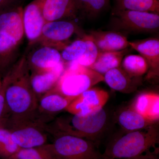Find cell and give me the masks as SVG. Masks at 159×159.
<instances>
[{
	"label": "cell",
	"mask_w": 159,
	"mask_h": 159,
	"mask_svg": "<svg viewBox=\"0 0 159 159\" xmlns=\"http://www.w3.org/2000/svg\"><path fill=\"white\" fill-rule=\"evenodd\" d=\"M157 122L148 128L128 132L111 142L102 159H135L159 148Z\"/></svg>",
	"instance_id": "7a4b0ae2"
},
{
	"label": "cell",
	"mask_w": 159,
	"mask_h": 159,
	"mask_svg": "<svg viewBox=\"0 0 159 159\" xmlns=\"http://www.w3.org/2000/svg\"><path fill=\"white\" fill-rule=\"evenodd\" d=\"M20 149L10 131L0 124V159H10Z\"/></svg>",
	"instance_id": "cb8c5ba5"
},
{
	"label": "cell",
	"mask_w": 159,
	"mask_h": 159,
	"mask_svg": "<svg viewBox=\"0 0 159 159\" xmlns=\"http://www.w3.org/2000/svg\"><path fill=\"white\" fill-rule=\"evenodd\" d=\"M117 10H131L159 14V0H116Z\"/></svg>",
	"instance_id": "603a6c76"
},
{
	"label": "cell",
	"mask_w": 159,
	"mask_h": 159,
	"mask_svg": "<svg viewBox=\"0 0 159 159\" xmlns=\"http://www.w3.org/2000/svg\"><path fill=\"white\" fill-rule=\"evenodd\" d=\"M107 1H108V0H107Z\"/></svg>",
	"instance_id": "d6a6232c"
},
{
	"label": "cell",
	"mask_w": 159,
	"mask_h": 159,
	"mask_svg": "<svg viewBox=\"0 0 159 159\" xmlns=\"http://www.w3.org/2000/svg\"><path fill=\"white\" fill-rule=\"evenodd\" d=\"M109 97L107 91L92 87L74 98L66 110L72 115L90 116L103 108Z\"/></svg>",
	"instance_id": "9c48e42d"
},
{
	"label": "cell",
	"mask_w": 159,
	"mask_h": 159,
	"mask_svg": "<svg viewBox=\"0 0 159 159\" xmlns=\"http://www.w3.org/2000/svg\"><path fill=\"white\" fill-rule=\"evenodd\" d=\"M54 134L53 142L44 145L54 159H102L94 142L68 134Z\"/></svg>",
	"instance_id": "5b68a950"
},
{
	"label": "cell",
	"mask_w": 159,
	"mask_h": 159,
	"mask_svg": "<svg viewBox=\"0 0 159 159\" xmlns=\"http://www.w3.org/2000/svg\"><path fill=\"white\" fill-rule=\"evenodd\" d=\"M121 67L132 77H141L147 73V61L141 55L130 54L123 57Z\"/></svg>",
	"instance_id": "7402d4cb"
},
{
	"label": "cell",
	"mask_w": 159,
	"mask_h": 159,
	"mask_svg": "<svg viewBox=\"0 0 159 159\" xmlns=\"http://www.w3.org/2000/svg\"><path fill=\"white\" fill-rule=\"evenodd\" d=\"M10 159H54L45 147L20 148Z\"/></svg>",
	"instance_id": "83f0119b"
},
{
	"label": "cell",
	"mask_w": 159,
	"mask_h": 159,
	"mask_svg": "<svg viewBox=\"0 0 159 159\" xmlns=\"http://www.w3.org/2000/svg\"><path fill=\"white\" fill-rule=\"evenodd\" d=\"M89 34L100 52L121 51L129 47L127 38L119 32L95 31Z\"/></svg>",
	"instance_id": "e0dca14e"
},
{
	"label": "cell",
	"mask_w": 159,
	"mask_h": 159,
	"mask_svg": "<svg viewBox=\"0 0 159 159\" xmlns=\"http://www.w3.org/2000/svg\"><path fill=\"white\" fill-rule=\"evenodd\" d=\"M64 61L51 68L30 71V81L34 93L37 95L47 93L56 86L65 70Z\"/></svg>",
	"instance_id": "4fadbf2b"
},
{
	"label": "cell",
	"mask_w": 159,
	"mask_h": 159,
	"mask_svg": "<svg viewBox=\"0 0 159 159\" xmlns=\"http://www.w3.org/2000/svg\"><path fill=\"white\" fill-rule=\"evenodd\" d=\"M78 32V27L73 22L62 20L48 22L45 24L41 35L35 44L62 50L67 45L65 42L74 33Z\"/></svg>",
	"instance_id": "30bf717a"
},
{
	"label": "cell",
	"mask_w": 159,
	"mask_h": 159,
	"mask_svg": "<svg viewBox=\"0 0 159 159\" xmlns=\"http://www.w3.org/2000/svg\"><path fill=\"white\" fill-rule=\"evenodd\" d=\"M30 70L25 55L17 60L4 77L2 86L10 122L34 120L38 102L30 81Z\"/></svg>",
	"instance_id": "6da1fadb"
},
{
	"label": "cell",
	"mask_w": 159,
	"mask_h": 159,
	"mask_svg": "<svg viewBox=\"0 0 159 159\" xmlns=\"http://www.w3.org/2000/svg\"><path fill=\"white\" fill-rule=\"evenodd\" d=\"M103 81V75L89 68L77 64H68L56 84V92L74 99L84 91Z\"/></svg>",
	"instance_id": "8992f818"
},
{
	"label": "cell",
	"mask_w": 159,
	"mask_h": 159,
	"mask_svg": "<svg viewBox=\"0 0 159 159\" xmlns=\"http://www.w3.org/2000/svg\"><path fill=\"white\" fill-rule=\"evenodd\" d=\"M44 1L34 0L23 9L24 31L30 46L35 44L40 37L46 23L42 11Z\"/></svg>",
	"instance_id": "8fae6325"
},
{
	"label": "cell",
	"mask_w": 159,
	"mask_h": 159,
	"mask_svg": "<svg viewBox=\"0 0 159 159\" xmlns=\"http://www.w3.org/2000/svg\"><path fill=\"white\" fill-rule=\"evenodd\" d=\"M86 49L85 41L82 37L66 46L62 50L61 58L67 63L79 59L84 54Z\"/></svg>",
	"instance_id": "4316f807"
},
{
	"label": "cell",
	"mask_w": 159,
	"mask_h": 159,
	"mask_svg": "<svg viewBox=\"0 0 159 159\" xmlns=\"http://www.w3.org/2000/svg\"><path fill=\"white\" fill-rule=\"evenodd\" d=\"M82 37L86 45V49L84 54L77 60L68 63L77 64L89 67L97 59L99 51L90 34H83Z\"/></svg>",
	"instance_id": "d4e9b609"
},
{
	"label": "cell",
	"mask_w": 159,
	"mask_h": 159,
	"mask_svg": "<svg viewBox=\"0 0 159 159\" xmlns=\"http://www.w3.org/2000/svg\"><path fill=\"white\" fill-rule=\"evenodd\" d=\"M128 49L119 51H99L97 59L89 68L103 76L107 71L121 66Z\"/></svg>",
	"instance_id": "ffe728a7"
},
{
	"label": "cell",
	"mask_w": 159,
	"mask_h": 159,
	"mask_svg": "<svg viewBox=\"0 0 159 159\" xmlns=\"http://www.w3.org/2000/svg\"><path fill=\"white\" fill-rule=\"evenodd\" d=\"M135 159H159V148L149 152Z\"/></svg>",
	"instance_id": "4dcf8cb0"
},
{
	"label": "cell",
	"mask_w": 159,
	"mask_h": 159,
	"mask_svg": "<svg viewBox=\"0 0 159 159\" xmlns=\"http://www.w3.org/2000/svg\"><path fill=\"white\" fill-rule=\"evenodd\" d=\"M20 0H0V14L20 6Z\"/></svg>",
	"instance_id": "f1b7e54d"
},
{
	"label": "cell",
	"mask_w": 159,
	"mask_h": 159,
	"mask_svg": "<svg viewBox=\"0 0 159 159\" xmlns=\"http://www.w3.org/2000/svg\"><path fill=\"white\" fill-rule=\"evenodd\" d=\"M78 13L89 17L97 16L106 6L107 0H74Z\"/></svg>",
	"instance_id": "484cf974"
},
{
	"label": "cell",
	"mask_w": 159,
	"mask_h": 159,
	"mask_svg": "<svg viewBox=\"0 0 159 159\" xmlns=\"http://www.w3.org/2000/svg\"><path fill=\"white\" fill-rule=\"evenodd\" d=\"M116 119L119 125L127 132L145 129L157 123L151 122L131 107L120 111Z\"/></svg>",
	"instance_id": "d6986e66"
},
{
	"label": "cell",
	"mask_w": 159,
	"mask_h": 159,
	"mask_svg": "<svg viewBox=\"0 0 159 159\" xmlns=\"http://www.w3.org/2000/svg\"><path fill=\"white\" fill-rule=\"evenodd\" d=\"M23 11L19 6L0 14V75L5 76L17 61L25 35Z\"/></svg>",
	"instance_id": "3957f363"
},
{
	"label": "cell",
	"mask_w": 159,
	"mask_h": 159,
	"mask_svg": "<svg viewBox=\"0 0 159 159\" xmlns=\"http://www.w3.org/2000/svg\"><path fill=\"white\" fill-rule=\"evenodd\" d=\"M131 107L151 122H158L159 95L154 92L139 94Z\"/></svg>",
	"instance_id": "ac0fdd59"
},
{
	"label": "cell",
	"mask_w": 159,
	"mask_h": 159,
	"mask_svg": "<svg viewBox=\"0 0 159 159\" xmlns=\"http://www.w3.org/2000/svg\"><path fill=\"white\" fill-rule=\"evenodd\" d=\"M7 111L8 110L6 106L4 89L2 85L0 88V124Z\"/></svg>",
	"instance_id": "f546056e"
},
{
	"label": "cell",
	"mask_w": 159,
	"mask_h": 159,
	"mask_svg": "<svg viewBox=\"0 0 159 159\" xmlns=\"http://www.w3.org/2000/svg\"><path fill=\"white\" fill-rule=\"evenodd\" d=\"M129 47L144 57L148 64V69L146 79L157 80L159 76V40L157 38L129 42Z\"/></svg>",
	"instance_id": "7c38bea8"
},
{
	"label": "cell",
	"mask_w": 159,
	"mask_h": 159,
	"mask_svg": "<svg viewBox=\"0 0 159 159\" xmlns=\"http://www.w3.org/2000/svg\"><path fill=\"white\" fill-rule=\"evenodd\" d=\"M38 103V110L46 113L55 114L66 109L73 99L63 96L57 92L46 93Z\"/></svg>",
	"instance_id": "44dd1931"
},
{
	"label": "cell",
	"mask_w": 159,
	"mask_h": 159,
	"mask_svg": "<svg viewBox=\"0 0 159 159\" xmlns=\"http://www.w3.org/2000/svg\"><path fill=\"white\" fill-rule=\"evenodd\" d=\"M114 24L118 29L137 32H153L159 28V15L153 12L117 10Z\"/></svg>",
	"instance_id": "52a82bcc"
},
{
	"label": "cell",
	"mask_w": 159,
	"mask_h": 159,
	"mask_svg": "<svg viewBox=\"0 0 159 159\" xmlns=\"http://www.w3.org/2000/svg\"><path fill=\"white\" fill-rule=\"evenodd\" d=\"M2 85V80H1V77H0V88L1 87Z\"/></svg>",
	"instance_id": "1f68e13d"
},
{
	"label": "cell",
	"mask_w": 159,
	"mask_h": 159,
	"mask_svg": "<svg viewBox=\"0 0 159 159\" xmlns=\"http://www.w3.org/2000/svg\"><path fill=\"white\" fill-rule=\"evenodd\" d=\"M33 120L12 122L11 132L14 142L20 148L40 147L47 144L48 131L40 122Z\"/></svg>",
	"instance_id": "ba28073f"
},
{
	"label": "cell",
	"mask_w": 159,
	"mask_h": 159,
	"mask_svg": "<svg viewBox=\"0 0 159 159\" xmlns=\"http://www.w3.org/2000/svg\"><path fill=\"white\" fill-rule=\"evenodd\" d=\"M42 11L46 22L75 17L78 13L74 0H44Z\"/></svg>",
	"instance_id": "9a60e30c"
},
{
	"label": "cell",
	"mask_w": 159,
	"mask_h": 159,
	"mask_svg": "<svg viewBox=\"0 0 159 159\" xmlns=\"http://www.w3.org/2000/svg\"><path fill=\"white\" fill-rule=\"evenodd\" d=\"M25 56L30 71L51 68L63 61L59 50L42 45L29 56Z\"/></svg>",
	"instance_id": "5bb4252c"
},
{
	"label": "cell",
	"mask_w": 159,
	"mask_h": 159,
	"mask_svg": "<svg viewBox=\"0 0 159 159\" xmlns=\"http://www.w3.org/2000/svg\"><path fill=\"white\" fill-rule=\"evenodd\" d=\"M108 119V114L103 108L86 116L72 115L57 119L54 131L87 139L99 145V139L107 127Z\"/></svg>",
	"instance_id": "277c9868"
},
{
	"label": "cell",
	"mask_w": 159,
	"mask_h": 159,
	"mask_svg": "<svg viewBox=\"0 0 159 159\" xmlns=\"http://www.w3.org/2000/svg\"><path fill=\"white\" fill-rule=\"evenodd\" d=\"M104 81L111 89L124 93L136 91L141 80L140 77H132L121 66L110 70L103 75Z\"/></svg>",
	"instance_id": "2e32d148"
}]
</instances>
